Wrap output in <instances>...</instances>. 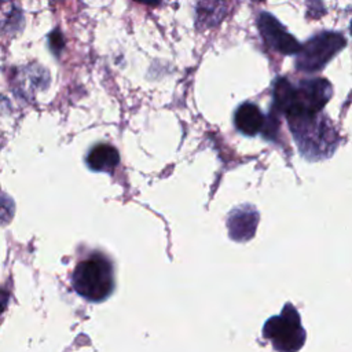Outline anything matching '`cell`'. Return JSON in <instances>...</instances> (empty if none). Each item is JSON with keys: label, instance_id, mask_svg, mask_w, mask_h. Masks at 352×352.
I'll use <instances>...</instances> for the list:
<instances>
[{"label": "cell", "instance_id": "cell-1", "mask_svg": "<svg viewBox=\"0 0 352 352\" xmlns=\"http://www.w3.org/2000/svg\"><path fill=\"white\" fill-rule=\"evenodd\" d=\"M333 94L331 85L324 78H308L298 84L285 77L274 82V103L286 117L309 116L320 113Z\"/></svg>", "mask_w": 352, "mask_h": 352}, {"label": "cell", "instance_id": "cell-2", "mask_svg": "<svg viewBox=\"0 0 352 352\" xmlns=\"http://www.w3.org/2000/svg\"><path fill=\"white\" fill-rule=\"evenodd\" d=\"M300 153L308 160L329 157L337 146V132L322 114L287 117Z\"/></svg>", "mask_w": 352, "mask_h": 352}, {"label": "cell", "instance_id": "cell-3", "mask_svg": "<svg viewBox=\"0 0 352 352\" xmlns=\"http://www.w3.org/2000/svg\"><path fill=\"white\" fill-rule=\"evenodd\" d=\"M72 280L74 290L81 297L89 301H102L113 292V265L103 254L94 253L77 264Z\"/></svg>", "mask_w": 352, "mask_h": 352}, {"label": "cell", "instance_id": "cell-4", "mask_svg": "<svg viewBox=\"0 0 352 352\" xmlns=\"http://www.w3.org/2000/svg\"><path fill=\"white\" fill-rule=\"evenodd\" d=\"M264 338L270 340L278 351H298L305 342V330L300 315L292 304H286L280 315L270 318L263 327Z\"/></svg>", "mask_w": 352, "mask_h": 352}, {"label": "cell", "instance_id": "cell-5", "mask_svg": "<svg viewBox=\"0 0 352 352\" xmlns=\"http://www.w3.org/2000/svg\"><path fill=\"white\" fill-rule=\"evenodd\" d=\"M346 40L337 32H322L305 41L296 54V67L300 72L314 73L323 69L344 47Z\"/></svg>", "mask_w": 352, "mask_h": 352}, {"label": "cell", "instance_id": "cell-6", "mask_svg": "<svg viewBox=\"0 0 352 352\" xmlns=\"http://www.w3.org/2000/svg\"><path fill=\"white\" fill-rule=\"evenodd\" d=\"M257 25L264 41L272 50L285 55H293L298 52L301 44L280 25V22L274 15L261 12L258 15Z\"/></svg>", "mask_w": 352, "mask_h": 352}, {"label": "cell", "instance_id": "cell-7", "mask_svg": "<svg viewBox=\"0 0 352 352\" xmlns=\"http://www.w3.org/2000/svg\"><path fill=\"white\" fill-rule=\"evenodd\" d=\"M25 11L16 0H0V34L15 37L25 29Z\"/></svg>", "mask_w": 352, "mask_h": 352}, {"label": "cell", "instance_id": "cell-8", "mask_svg": "<svg viewBox=\"0 0 352 352\" xmlns=\"http://www.w3.org/2000/svg\"><path fill=\"white\" fill-rule=\"evenodd\" d=\"M234 122L236 129L248 136H254L260 133L265 126V118L254 103L245 102L238 106L234 114Z\"/></svg>", "mask_w": 352, "mask_h": 352}, {"label": "cell", "instance_id": "cell-9", "mask_svg": "<svg viewBox=\"0 0 352 352\" xmlns=\"http://www.w3.org/2000/svg\"><path fill=\"white\" fill-rule=\"evenodd\" d=\"M120 162V154L116 147L102 143L91 148L87 155V164L92 170L111 172Z\"/></svg>", "mask_w": 352, "mask_h": 352}, {"label": "cell", "instance_id": "cell-10", "mask_svg": "<svg viewBox=\"0 0 352 352\" xmlns=\"http://www.w3.org/2000/svg\"><path fill=\"white\" fill-rule=\"evenodd\" d=\"M226 15V0H199L197 6V26H216Z\"/></svg>", "mask_w": 352, "mask_h": 352}, {"label": "cell", "instance_id": "cell-11", "mask_svg": "<svg viewBox=\"0 0 352 352\" xmlns=\"http://www.w3.org/2000/svg\"><path fill=\"white\" fill-rule=\"evenodd\" d=\"M256 224H257V213L254 210H235L228 220L230 235L232 238L235 232L239 230L236 239L250 238L254 234Z\"/></svg>", "mask_w": 352, "mask_h": 352}, {"label": "cell", "instance_id": "cell-12", "mask_svg": "<svg viewBox=\"0 0 352 352\" xmlns=\"http://www.w3.org/2000/svg\"><path fill=\"white\" fill-rule=\"evenodd\" d=\"M47 44H48V48L50 51L52 52L54 56L59 58L60 54L63 52L65 50V45H66V41H65V36L62 33V30L59 28H55L52 29L48 36H47Z\"/></svg>", "mask_w": 352, "mask_h": 352}, {"label": "cell", "instance_id": "cell-13", "mask_svg": "<svg viewBox=\"0 0 352 352\" xmlns=\"http://www.w3.org/2000/svg\"><path fill=\"white\" fill-rule=\"evenodd\" d=\"M307 7L311 18H320L323 14H326V8L320 0H307Z\"/></svg>", "mask_w": 352, "mask_h": 352}, {"label": "cell", "instance_id": "cell-14", "mask_svg": "<svg viewBox=\"0 0 352 352\" xmlns=\"http://www.w3.org/2000/svg\"><path fill=\"white\" fill-rule=\"evenodd\" d=\"M8 206H14V205H12V201L8 202L6 206L0 205V220L4 221V223L8 221L10 217H12V210H11V209H3V208H8Z\"/></svg>", "mask_w": 352, "mask_h": 352}, {"label": "cell", "instance_id": "cell-15", "mask_svg": "<svg viewBox=\"0 0 352 352\" xmlns=\"http://www.w3.org/2000/svg\"><path fill=\"white\" fill-rule=\"evenodd\" d=\"M8 300H10V294H8V292H6V290H0V315H1V314L4 312V309L7 308Z\"/></svg>", "mask_w": 352, "mask_h": 352}, {"label": "cell", "instance_id": "cell-16", "mask_svg": "<svg viewBox=\"0 0 352 352\" xmlns=\"http://www.w3.org/2000/svg\"><path fill=\"white\" fill-rule=\"evenodd\" d=\"M136 3H140V4H144V6H150V7H155L158 6L162 0H133Z\"/></svg>", "mask_w": 352, "mask_h": 352}, {"label": "cell", "instance_id": "cell-17", "mask_svg": "<svg viewBox=\"0 0 352 352\" xmlns=\"http://www.w3.org/2000/svg\"><path fill=\"white\" fill-rule=\"evenodd\" d=\"M351 34H352V22H351Z\"/></svg>", "mask_w": 352, "mask_h": 352}, {"label": "cell", "instance_id": "cell-18", "mask_svg": "<svg viewBox=\"0 0 352 352\" xmlns=\"http://www.w3.org/2000/svg\"><path fill=\"white\" fill-rule=\"evenodd\" d=\"M254 1H261V0H254Z\"/></svg>", "mask_w": 352, "mask_h": 352}]
</instances>
